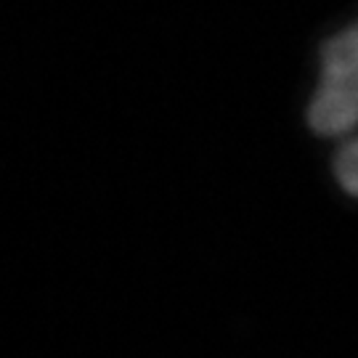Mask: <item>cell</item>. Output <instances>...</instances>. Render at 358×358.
Masks as SVG:
<instances>
[{"mask_svg":"<svg viewBox=\"0 0 358 358\" xmlns=\"http://www.w3.org/2000/svg\"><path fill=\"white\" fill-rule=\"evenodd\" d=\"M308 120L321 136L343 138L334 170L345 192L358 196V22L324 45L321 83Z\"/></svg>","mask_w":358,"mask_h":358,"instance_id":"1","label":"cell"}]
</instances>
